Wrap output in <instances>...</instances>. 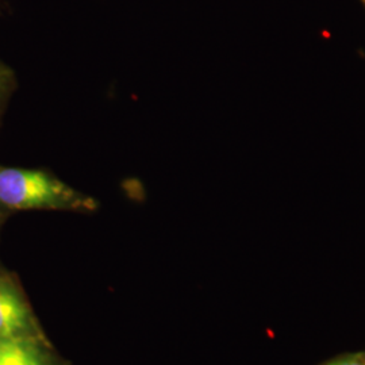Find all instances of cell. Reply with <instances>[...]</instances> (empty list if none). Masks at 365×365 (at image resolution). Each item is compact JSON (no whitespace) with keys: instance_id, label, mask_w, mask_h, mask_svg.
I'll list each match as a JSON object with an SVG mask.
<instances>
[{"instance_id":"cell-1","label":"cell","mask_w":365,"mask_h":365,"mask_svg":"<svg viewBox=\"0 0 365 365\" xmlns=\"http://www.w3.org/2000/svg\"><path fill=\"white\" fill-rule=\"evenodd\" d=\"M0 207L91 212L98 202L46 170L0 165Z\"/></svg>"},{"instance_id":"cell-2","label":"cell","mask_w":365,"mask_h":365,"mask_svg":"<svg viewBox=\"0 0 365 365\" xmlns=\"http://www.w3.org/2000/svg\"><path fill=\"white\" fill-rule=\"evenodd\" d=\"M29 312L26 304L6 282L0 280V339H16L26 330Z\"/></svg>"},{"instance_id":"cell-3","label":"cell","mask_w":365,"mask_h":365,"mask_svg":"<svg viewBox=\"0 0 365 365\" xmlns=\"http://www.w3.org/2000/svg\"><path fill=\"white\" fill-rule=\"evenodd\" d=\"M16 90V76L13 69L0 60V120L4 114L6 106Z\"/></svg>"},{"instance_id":"cell-4","label":"cell","mask_w":365,"mask_h":365,"mask_svg":"<svg viewBox=\"0 0 365 365\" xmlns=\"http://www.w3.org/2000/svg\"><path fill=\"white\" fill-rule=\"evenodd\" d=\"M14 365H43L37 349L24 341L16 339V352Z\"/></svg>"},{"instance_id":"cell-5","label":"cell","mask_w":365,"mask_h":365,"mask_svg":"<svg viewBox=\"0 0 365 365\" xmlns=\"http://www.w3.org/2000/svg\"><path fill=\"white\" fill-rule=\"evenodd\" d=\"M16 352V339H0V365H14Z\"/></svg>"},{"instance_id":"cell-6","label":"cell","mask_w":365,"mask_h":365,"mask_svg":"<svg viewBox=\"0 0 365 365\" xmlns=\"http://www.w3.org/2000/svg\"><path fill=\"white\" fill-rule=\"evenodd\" d=\"M327 365H365V363L359 361V360H342V361H337V363H331V364Z\"/></svg>"}]
</instances>
